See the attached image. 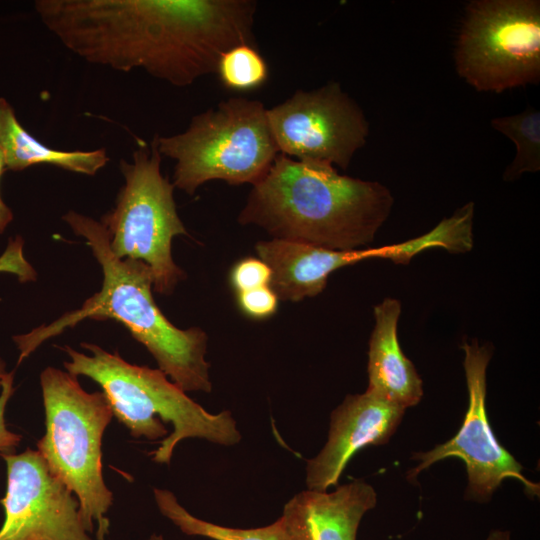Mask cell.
Wrapping results in <instances>:
<instances>
[{"label":"cell","instance_id":"obj_22","mask_svg":"<svg viewBox=\"0 0 540 540\" xmlns=\"http://www.w3.org/2000/svg\"><path fill=\"white\" fill-rule=\"evenodd\" d=\"M237 294L240 309L251 318H267L277 309L279 299L270 286L259 287Z\"/></svg>","mask_w":540,"mask_h":540},{"label":"cell","instance_id":"obj_16","mask_svg":"<svg viewBox=\"0 0 540 540\" xmlns=\"http://www.w3.org/2000/svg\"><path fill=\"white\" fill-rule=\"evenodd\" d=\"M0 148L6 168L22 171L34 165H51L70 172L93 176L109 161L105 148L64 151L42 144L23 128L13 107L0 97Z\"/></svg>","mask_w":540,"mask_h":540},{"label":"cell","instance_id":"obj_5","mask_svg":"<svg viewBox=\"0 0 540 540\" xmlns=\"http://www.w3.org/2000/svg\"><path fill=\"white\" fill-rule=\"evenodd\" d=\"M45 433L37 442L50 471L77 497L86 530L105 540L113 493L102 472V438L113 418L102 391L86 392L77 377L55 367L40 375Z\"/></svg>","mask_w":540,"mask_h":540},{"label":"cell","instance_id":"obj_1","mask_svg":"<svg viewBox=\"0 0 540 540\" xmlns=\"http://www.w3.org/2000/svg\"><path fill=\"white\" fill-rule=\"evenodd\" d=\"M253 0H38L43 24L89 63L135 68L173 86L217 72L223 53L256 46Z\"/></svg>","mask_w":540,"mask_h":540},{"label":"cell","instance_id":"obj_2","mask_svg":"<svg viewBox=\"0 0 540 540\" xmlns=\"http://www.w3.org/2000/svg\"><path fill=\"white\" fill-rule=\"evenodd\" d=\"M393 204L392 193L378 181L279 153L252 185L238 221L262 227L273 239L353 250L374 240Z\"/></svg>","mask_w":540,"mask_h":540},{"label":"cell","instance_id":"obj_21","mask_svg":"<svg viewBox=\"0 0 540 540\" xmlns=\"http://www.w3.org/2000/svg\"><path fill=\"white\" fill-rule=\"evenodd\" d=\"M0 272L13 273L17 275L21 282L36 278V272L23 255V240L21 237L17 236L14 240H9L6 250L0 256ZM6 374V364L0 358V390Z\"/></svg>","mask_w":540,"mask_h":540},{"label":"cell","instance_id":"obj_12","mask_svg":"<svg viewBox=\"0 0 540 540\" xmlns=\"http://www.w3.org/2000/svg\"><path fill=\"white\" fill-rule=\"evenodd\" d=\"M433 246L431 237H419L379 248L332 250L311 244L272 239L259 242L257 253L271 269L270 288L278 299L300 301L323 291L329 275L347 265L369 258H388L407 264Z\"/></svg>","mask_w":540,"mask_h":540},{"label":"cell","instance_id":"obj_10","mask_svg":"<svg viewBox=\"0 0 540 540\" xmlns=\"http://www.w3.org/2000/svg\"><path fill=\"white\" fill-rule=\"evenodd\" d=\"M464 370L468 389V408L464 421L450 440L435 448L415 454L420 463L410 470L412 479L421 471L445 458H460L468 474L467 494L488 500L506 479L521 482L530 495L539 494V485L522 473L521 464L498 442L486 412V370L492 351L477 341L464 342Z\"/></svg>","mask_w":540,"mask_h":540},{"label":"cell","instance_id":"obj_18","mask_svg":"<svg viewBox=\"0 0 540 540\" xmlns=\"http://www.w3.org/2000/svg\"><path fill=\"white\" fill-rule=\"evenodd\" d=\"M491 126L509 138L516 147L512 162L503 173L505 181H514L524 173L540 170V112L529 106L518 114L495 117Z\"/></svg>","mask_w":540,"mask_h":540},{"label":"cell","instance_id":"obj_15","mask_svg":"<svg viewBox=\"0 0 540 540\" xmlns=\"http://www.w3.org/2000/svg\"><path fill=\"white\" fill-rule=\"evenodd\" d=\"M400 314L401 303L394 298H386L374 308L367 391L406 410L422 399L423 383L400 347L397 335Z\"/></svg>","mask_w":540,"mask_h":540},{"label":"cell","instance_id":"obj_4","mask_svg":"<svg viewBox=\"0 0 540 540\" xmlns=\"http://www.w3.org/2000/svg\"><path fill=\"white\" fill-rule=\"evenodd\" d=\"M90 355L65 346L70 358L64 367L74 376L95 381L105 394L118 421L136 439L160 441L152 460L169 464L176 445L187 438H201L232 446L241 434L230 411L207 412L186 395L160 369L125 361L118 352L110 353L92 343H81Z\"/></svg>","mask_w":540,"mask_h":540},{"label":"cell","instance_id":"obj_11","mask_svg":"<svg viewBox=\"0 0 540 540\" xmlns=\"http://www.w3.org/2000/svg\"><path fill=\"white\" fill-rule=\"evenodd\" d=\"M7 471L0 540H92L74 493L37 450L2 455Z\"/></svg>","mask_w":540,"mask_h":540},{"label":"cell","instance_id":"obj_14","mask_svg":"<svg viewBox=\"0 0 540 540\" xmlns=\"http://www.w3.org/2000/svg\"><path fill=\"white\" fill-rule=\"evenodd\" d=\"M376 503L374 488L356 479L332 492L302 491L284 505L280 517L292 540H356L363 516Z\"/></svg>","mask_w":540,"mask_h":540},{"label":"cell","instance_id":"obj_26","mask_svg":"<svg viewBox=\"0 0 540 540\" xmlns=\"http://www.w3.org/2000/svg\"><path fill=\"white\" fill-rule=\"evenodd\" d=\"M148 540H165L162 535L153 534Z\"/></svg>","mask_w":540,"mask_h":540},{"label":"cell","instance_id":"obj_3","mask_svg":"<svg viewBox=\"0 0 540 540\" xmlns=\"http://www.w3.org/2000/svg\"><path fill=\"white\" fill-rule=\"evenodd\" d=\"M63 219L91 248L102 268V287L79 309L30 333L14 336L20 351L18 362L47 339L85 319H113L123 324L146 347L158 369L184 392H210L205 332L196 327L179 329L166 318L152 295L151 269L142 261L117 258L110 249V237L101 222L73 211L66 213Z\"/></svg>","mask_w":540,"mask_h":540},{"label":"cell","instance_id":"obj_17","mask_svg":"<svg viewBox=\"0 0 540 540\" xmlns=\"http://www.w3.org/2000/svg\"><path fill=\"white\" fill-rule=\"evenodd\" d=\"M153 493L161 514L186 535L211 540H292L281 517L264 527L249 529L226 527L193 516L169 490L154 488Z\"/></svg>","mask_w":540,"mask_h":540},{"label":"cell","instance_id":"obj_25","mask_svg":"<svg viewBox=\"0 0 540 540\" xmlns=\"http://www.w3.org/2000/svg\"><path fill=\"white\" fill-rule=\"evenodd\" d=\"M486 540H511V537L508 531L493 530L489 533Z\"/></svg>","mask_w":540,"mask_h":540},{"label":"cell","instance_id":"obj_7","mask_svg":"<svg viewBox=\"0 0 540 540\" xmlns=\"http://www.w3.org/2000/svg\"><path fill=\"white\" fill-rule=\"evenodd\" d=\"M160 164L154 139L149 147L139 143L132 162L121 160L124 186L101 223L112 253L145 263L152 271L154 289L170 294L183 276L172 258V240L187 232L176 210L174 185L161 174Z\"/></svg>","mask_w":540,"mask_h":540},{"label":"cell","instance_id":"obj_24","mask_svg":"<svg viewBox=\"0 0 540 540\" xmlns=\"http://www.w3.org/2000/svg\"><path fill=\"white\" fill-rule=\"evenodd\" d=\"M7 170L5 158L0 148V178ZM13 213L11 209L4 203L0 194V233H3L7 225L12 221Z\"/></svg>","mask_w":540,"mask_h":540},{"label":"cell","instance_id":"obj_19","mask_svg":"<svg viewBox=\"0 0 540 540\" xmlns=\"http://www.w3.org/2000/svg\"><path fill=\"white\" fill-rule=\"evenodd\" d=\"M216 74L228 89L246 91L264 84L268 66L257 46L242 44L221 55Z\"/></svg>","mask_w":540,"mask_h":540},{"label":"cell","instance_id":"obj_6","mask_svg":"<svg viewBox=\"0 0 540 540\" xmlns=\"http://www.w3.org/2000/svg\"><path fill=\"white\" fill-rule=\"evenodd\" d=\"M154 141L161 156L176 161L174 187L190 195L211 180L253 185L279 154L267 108L244 97L221 101L193 116L185 131Z\"/></svg>","mask_w":540,"mask_h":540},{"label":"cell","instance_id":"obj_23","mask_svg":"<svg viewBox=\"0 0 540 540\" xmlns=\"http://www.w3.org/2000/svg\"><path fill=\"white\" fill-rule=\"evenodd\" d=\"M13 375V372H7L3 378L0 390V457L15 453L16 447L22 440L20 434L8 429L5 420L6 406L14 392Z\"/></svg>","mask_w":540,"mask_h":540},{"label":"cell","instance_id":"obj_9","mask_svg":"<svg viewBox=\"0 0 540 540\" xmlns=\"http://www.w3.org/2000/svg\"><path fill=\"white\" fill-rule=\"evenodd\" d=\"M267 117L279 153L304 163L347 169L369 135L363 110L338 82L298 90Z\"/></svg>","mask_w":540,"mask_h":540},{"label":"cell","instance_id":"obj_8","mask_svg":"<svg viewBox=\"0 0 540 540\" xmlns=\"http://www.w3.org/2000/svg\"><path fill=\"white\" fill-rule=\"evenodd\" d=\"M458 75L478 92L540 82V1L473 0L454 49Z\"/></svg>","mask_w":540,"mask_h":540},{"label":"cell","instance_id":"obj_20","mask_svg":"<svg viewBox=\"0 0 540 540\" xmlns=\"http://www.w3.org/2000/svg\"><path fill=\"white\" fill-rule=\"evenodd\" d=\"M272 277L270 267L260 258H245L231 270L230 282L237 293L269 286Z\"/></svg>","mask_w":540,"mask_h":540},{"label":"cell","instance_id":"obj_13","mask_svg":"<svg viewBox=\"0 0 540 540\" xmlns=\"http://www.w3.org/2000/svg\"><path fill=\"white\" fill-rule=\"evenodd\" d=\"M405 409L365 391L348 395L331 413L328 439L307 461L308 490L327 491L337 486L350 459L370 445H382L394 434Z\"/></svg>","mask_w":540,"mask_h":540}]
</instances>
